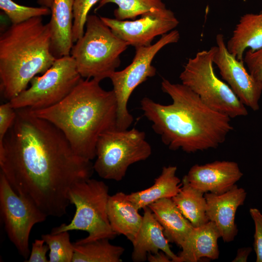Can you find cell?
Returning <instances> with one entry per match:
<instances>
[{
	"instance_id": "6da1fadb",
	"label": "cell",
	"mask_w": 262,
	"mask_h": 262,
	"mask_svg": "<svg viewBox=\"0 0 262 262\" xmlns=\"http://www.w3.org/2000/svg\"><path fill=\"white\" fill-rule=\"evenodd\" d=\"M16 111L0 145V172L17 194L48 216L61 217L70 204V188L91 178L93 164L78 155L53 124L35 115L30 108Z\"/></svg>"
},
{
	"instance_id": "7a4b0ae2",
	"label": "cell",
	"mask_w": 262,
	"mask_h": 262,
	"mask_svg": "<svg viewBox=\"0 0 262 262\" xmlns=\"http://www.w3.org/2000/svg\"><path fill=\"white\" fill-rule=\"evenodd\" d=\"M161 88L171 98V104L144 97L140 105L152 129L169 149L194 153L216 148L225 142L233 130L230 117L210 108L181 83L163 79Z\"/></svg>"
},
{
	"instance_id": "3957f363",
	"label": "cell",
	"mask_w": 262,
	"mask_h": 262,
	"mask_svg": "<svg viewBox=\"0 0 262 262\" xmlns=\"http://www.w3.org/2000/svg\"><path fill=\"white\" fill-rule=\"evenodd\" d=\"M94 79L82 78L63 99L50 107L31 110L64 134L75 152L91 161L103 132L117 128V106L113 90L106 91Z\"/></svg>"
},
{
	"instance_id": "277c9868",
	"label": "cell",
	"mask_w": 262,
	"mask_h": 262,
	"mask_svg": "<svg viewBox=\"0 0 262 262\" xmlns=\"http://www.w3.org/2000/svg\"><path fill=\"white\" fill-rule=\"evenodd\" d=\"M49 25L42 17L13 24L0 36V89L8 101L27 88L55 60L51 50Z\"/></svg>"
},
{
	"instance_id": "5b68a950",
	"label": "cell",
	"mask_w": 262,
	"mask_h": 262,
	"mask_svg": "<svg viewBox=\"0 0 262 262\" xmlns=\"http://www.w3.org/2000/svg\"><path fill=\"white\" fill-rule=\"evenodd\" d=\"M85 27L70 55L82 78L99 81L109 78L119 66L120 55L129 45L96 15H88Z\"/></svg>"
},
{
	"instance_id": "8992f818",
	"label": "cell",
	"mask_w": 262,
	"mask_h": 262,
	"mask_svg": "<svg viewBox=\"0 0 262 262\" xmlns=\"http://www.w3.org/2000/svg\"><path fill=\"white\" fill-rule=\"evenodd\" d=\"M110 195L108 186L102 181L89 178L75 183L70 188L68 198L76 208L71 222L52 229L51 233L82 230L87 237L76 241L83 243L102 238L110 240L117 235L113 230L107 214Z\"/></svg>"
},
{
	"instance_id": "52a82bcc",
	"label": "cell",
	"mask_w": 262,
	"mask_h": 262,
	"mask_svg": "<svg viewBox=\"0 0 262 262\" xmlns=\"http://www.w3.org/2000/svg\"><path fill=\"white\" fill-rule=\"evenodd\" d=\"M214 46L188 59L180 73L181 83L197 94L212 109L235 118L248 112L228 84L215 75L213 67Z\"/></svg>"
},
{
	"instance_id": "ba28073f",
	"label": "cell",
	"mask_w": 262,
	"mask_h": 262,
	"mask_svg": "<svg viewBox=\"0 0 262 262\" xmlns=\"http://www.w3.org/2000/svg\"><path fill=\"white\" fill-rule=\"evenodd\" d=\"M151 146L143 131L135 128L108 130L99 137L96 145L94 171L101 178L122 180L129 167L147 159L151 154Z\"/></svg>"
},
{
	"instance_id": "9c48e42d",
	"label": "cell",
	"mask_w": 262,
	"mask_h": 262,
	"mask_svg": "<svg viewBox=\"0 0 262 262\" xmlns=\"http://www.w3.org/2000/svg\"><path fill=\"white\" fill-rule=\"evenodd\" d=\"M180 33L173 30L154 44L136 47L131 63L124 69L115 71L110 76L117 106V128L126 130L131 125L133 118L128 110L129 99L135 89L148 78L154 76L156 69L152 62L164 46L179 41Z\"/></svg>"
},
{
	"instance_id": "30bf717a",
	"label": "cell",
	"mask_w": 262,
	"mask_h": 262,
	"mask_svg": "<svg viewBox=\"0 0 262 262\" xmlns=\"http://www.w3.org/2000/svg\"><path fill=\"white\" fill-rule=\"evenodd\" d=\"M82 78L70 55L57 58L41 76H36L31 81L29 88L8 101L16 109H45L63 99Z\"/></svg>"
},
{
	"instance_id": "8fae6325",
	"label": "cell",
	"mask_w": 262,
	"mask_h": 262,
	"mask_svg": "<svg viewBox=\"0 0 262 262\" xmlns=\"http://www.w3.org/2000/svg\"><path fill=\"white\" fill-rule=\"evenodd\" d=\"M0 211L10 241L25 259L29 258V238L33 227L48 216L29 199L17 194L0 173Z\"/></svg>"
},
{
	"instance_id": "7c38bea8",
	"label": "cell",
	"mask_w": 262,
	"mask_h": 262,
	"mask_svg": "<svg viewBox=\"0 0 262 262\" xmlns=\"http://www.w3.org/2000/svg\"><path fill=\"white\" fill-rule=\"evenodd\" d=\"M100 18L115 34L135 48L151 45L155 37L168 33L179 24L174 13L166 7L145 13L134 20Z\"/></svg>"
},
{
	"instance_id": "4fadbf2b",
	"label": "cell",
	"mask_w": 262,
	"mask_h": 262,
	"mask_svg": "<svg viewBox=\"0 0 262 262\" xmlns=\"http://www.w3.org/2000/svg\"><path fill=\"white\" fill-rule=\"evenodd\" d=\"M216 43L213 63L217 66L222 78L245 106L257 111L260 108L262 84L246 70L243 60H238L228 51L222 34L216 35Z\"/></svg>"
},
{
	"instance_id": "5bb4252c",
	"label": "cell",
	"mask_w": 262,
	"mask_h": 262,
	"mask_svg": "<svg viewBox=\"0 0 262 262\" xmlns=\"http://www.w3.org/2000/svg\"><path fill=\"white\" fill-rule=\"evenodd\" d=\"M243 176L237 163L216 161L195 164L184 177L192 186L204 193L222 194L230 189Z\"/></svg>"
},
{
	"instance_id": "9a60e30c",
	"label": "cell",
	"mask_w": 262,
	"mask_h": 262,
	"mask_svg": "<svg viewBox=\"0 0 262 262\" xmlns=\"http://www.w3.org/2000/svg\"><path fill=\"white\" fill-rule=\"evenodd\" d=\"M204 196L209 221L215 224L225 242L233 241L238 232L235 214L238 208L244 204L246 196L245 190L235 184L225 193H206Z\"/></svg>"
},
{
	"instance_id": "2e32d148",
	"label": "cell",
	"mask_w": 262,
	"mask_h": 262,
	"mask_svg": "<svg viewBox=\"0 0 262 262\" xmlns=\"http://www.w3.org/2000/svg\"><path fill=\"white\" fill-rule=\"evenodd\" d=\"M143 220L134 241L131 259L134 262H145L148 253L164 252L173 262H180L178 255L171 250L169 241L164 229L154 217L152 211L147 207L144 209Z\"/></svg>"
},
{
	"instance_id": "e0dca14e",
	"label": "cell",
	"mask_w": 262,
	"mask_h": 262,
	"mask_svg": "<svg viewBox=\"0 0 262 262\" xmlns=\"http://www.w3.org/2000/svg\"><path fill=\"white\" fill-rule=\"evenodd\" d=\"M51 18V50L56 59L70 55L73 45V0H53Z\"/></svg>"
},
{
	"instance_id": "ac0fdd59",
	"label": "cell",
	"mask_w": 262,
	"mask_h": 262,
	"mask_svg": "<svg viewBox=\"0 0 262 262\" xmlns=\"http://www.w3.org/2000/svg\"><path fill=\"white\" fill-rule=\"evenodd\" d=\"M220 237L218 228L212 221L194 227L181 247V251L178 255L180 262H197L203 258L217 259Z\"/></svg>"
},
{
	"instance_id": "d6986e66",
	"label": "cell",
	"mask_w": 262,
	"mask_h": 262,
	"mask_svg": "<svg viewBox=\"0 0 262 262\" xmlns=\"http://www.w3.org/2000/svg\"><path fill=\"white\" fill-rule=\"evenodd\" d=\"M138 211L128 198L127 194L119 192L110 196L107 214L111 228L116 235H123L131 243L143 220V216Z\"/></svg>"
},
{
	"instance_id": "ffe728a7",
	"label": "cell",
	"mask_w": 262,
	"mask_h": 262,
	"mask_svg": "<svg viewBox=\"0 0 262 262\" xmlns=\"http://www.w3.org/2000/svg\"><path fill=\"white\" fill-rule=\"evenodd\" d=\"M164 229L169 242L181 247L194 227L174 203L172 198L157 200L148 206Z\"/></svg>"
},
{
	"instance_id": "44dd1931",
	"label": "cell",
	"mask_w": 262,
	"mask_h": 262,
	"mask_svg": "<svg viewBox=\"0 0 262 262\" xmlns=\"http://www.w3.org/2000/svg\"><path fill=\"white\" fill-rule=\"evenodd\" d=\"M228 51L238 60H243L246 49L252 51L262 47V11L242 16L228 41Z\"/></svg>"
},
{
	"instance_id": "7402d4cb",
	"label": "cell",
	"mask_w": 262,
	"mask_h": 262,
	"mask_svg": "<svg viewBox=\"0 0 262 262\" xmlns=\"http://www.w3.org/2000/svg\"><path fill=\"white\" fill-rule=\"evenodd\" d=\"M176 166H164L154 184L146 189L127 194L128 198L139 210L160 199L172 198L180 190L181 181L176 176Z\"/></svg>"
},
{
	"instance_id": "603a6c76",
	"label": "cell",
	"mask_w": 262,
	"mask_h": 262,
	"mask_svg": "<svg viewBox=\"0 0 262 262\" xmlns=\"http://www.w3.org/2000/svg\"><path fill=\"white\" fill-rule=\"evenodd\" d=\"M204 193L192 186L183 177L179 192L172 199L184 216L194 227L209 221Z\"/></svg>"
},
{
	"instance_id": "cb8c5ba5",
	"label": "cell",
	"mask_w": 262,
	"mask_h": 262,
	"mask_svg": "<svg viewBox=\"0 0 262 262\" xmlns=\"http://www.w3.org/2000/svg\"><path fill=\"white\" fill-rule=\"evenodd\" d=\"M108 238L83 243H74L72 262H121L124 248L111 244Z\"/></svg>"
},
{
	"instance_id": "d4e9b609",
	"label": "cell",
	"mask_w": 262,
	"mask_h": 262,
	"mask_svg": "<svg viewBox=\"0 0 262 262\" xmlns=\"http://www.w3.org/2000/svg\"><path fill=\"white\" fill-rule=\"evenodd\" d=\"M109 3L117 5L114 16L120 20L133 19L148 12L166 7L163 0H101L96 10Z\"/></svg>"
},
{
	"instance_id": "484cf974",
	"label": "cell",
	"mask_w": 262,
	"mask_h": 262,
	"mask_svg": "<svg viewBox=\"0 0 262 262\" xmlns=\"http://www.w3.org/2000/svg\"><path fill=\"white\" fill-rule=\"evenodd\" d=\"M41 238L49 248V262H72L74 245L70 241L68 231L43 234Z\"/></svg>"
},
{
	"instance_id": "4316f807",
	"label": "cell",
	"mask_w": 262,
	"mask_h": 262,
	"mask_svg": "<svg viewBox=\"0 0 262 262\" xmlns=\"http://www.w3.org/2000/svg\"><path fill=\"white\" fill-rule=\"evenodd\" d=\"M0 8L13 24H19L33 17L51 14V9L48 7L21 5L12 0H0Z\"/></svg>"
},
{
	"instance_id": "83f0119b",
	"label": "cell",
	"mask_w": 262,
	"mask_h": 262,
	"mask_svg": "<svg viewBox=\"0 0 262 262\" xmlns=\"http://www.w3.org/2000/svg\"><path fill=\"white\" fill-rule=\"evenodd\" d=\"M101 0H73V42L74 43L83 34L89 12Z\"/></svg>"
},
{
	"instance_id": "f1b7e54d",
	"label": "cell",
	"mask_w": 262,
	"mask_h": 262,
	"mask_svg": "<svg viewBox=\"0 0 262 262\" xmlns=\"http://www.w3.org/2000/svg\"><path fill=\"white\" fill-rule=\"evenodd\" d=\"M243 61L251 75L262 84V47L255 51L248 49L244 55Z\"/></svg>"
},
{
	"instance_id": "f546056e",
	"label": "cell",
	"mask_w": 262,
	"mask_h": 262,
	"mask_svg": "<svg viewBox=\"0 0 262 262\" xmlns=\"http://www.w3.org/2000/svg\"><path fill=\"white\" fill-rule=\"evenodd\" d=\"M249 213L255 226L254 249L256 262H262V214L257 208H250Z\"/></svg>"
},
{
	"instance_id": "4dcf8cb0",
	"label": "cell",
	"mask_w": 262,
	"mask_h": 262,
	"mask_svg": "<svg viewBox=\"0 0 262 262\" xmlns=\"http://www.w3.org/2000/svg\"><path fill=\"white\" fill-rule=\"evenodd\" d=\"M16 109L11 106L9 101L0 106V145L16 117Z\"/></svg>"
},
{
	"instance_id": "1f68e13d",
	"label": "cell",
	"mask_w": 262,
	"mask_h": 262,
	"mask_svg": "<svg viewBox=\"0 0 262 262\" xmlns=\"http://www.w3.org/2000/svg\"><path fill=\"white\" fill-rule=\"evenodd\" d=\"M49 250L48 245L43 239H36L32 243L28 262H48L46 254Z\"/></svg>"
},
{
	"instance_id": "d6a6232c",
	"label": "cell",
	"mask_w": 262,
	"mask_h": 262,
	"mask_svg": "<svg viewBox=\"0 0 262 262\" xmlns=\"http://www.w3.org/2000/svg\"><path fill=\"white\" fill-rule=\"evenodd\" d=\"M147 260L149 262H171L170 258L164 252L160 251L154 254L148 253Z\"/></svg>"
},
{
	"instance_id": "836d02e7",
	"label": "cell",
	"mask_w": 262,
	"mask_h": 262,
	"mask_svg": "<svg viewBox=\"0 0 262 262\" xmlns=\"http://www.w3.org/2000/svg\"><path fill=\"white\" fill-rule=\"evenodd\" d=\"M252 251L250 247H242L238 249L235 258L232 261L233 262H246L250 253Z\"/></svg>"
},
{
	"instance_id": "e575fe53",
	"label": "cell",
	"mask_w": 262,
	"mask_h": 262,
	"mask_svg": "<svg viewBox=\"0 0 262 262\" xmlns=\"http://www.w3.org/2000/svg\"><path fill=\"white\" fill-rule=\"evenodd\" d=\"M37 2L41 6H44L51 8L53 0H37Z\"/></svg>"
}]
</instances>
